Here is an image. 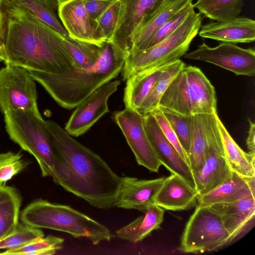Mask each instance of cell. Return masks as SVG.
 Instances as JSON below:
<instances>
[{
  "instance_id": "cell-22",
  "label": "cell",
  "mask_w": 255,
  "mask_h": 255,
  "mask_svg": "<svg viewBox=\"0 0 255 255\" xmlns=\"http://www.w3.org/2000/svg\"><path fill=\"white\" fill-rule=\"evenodd\" d=\"M191 2L193 0H164L132 36L130 53L145 49L154 34L165 22Z\"/></svg>"
},
{
  "instance_id": "cell-14",
  "label": "cell",
  "mask_w": 255,
  "mask_h": 255,
  "mask_svg": "<svg viewBox=\"0 0 255 255\" xmlns=\"http://www.w3.org/2000/svg\"><path fill=\"white\" fill-rule=\"evenodd\" d=\"M120 84V80H112L92 92L76 107L65 125L66 132L75 137L83 135L109 113L108 100L118 90Z\"/></svg>"
},
{
  "instance_id": "cell-35",
  "label": "cell",
  "mask_w": 255,
  "mask_h": 255,
  "mask_svg": "<svg viewBox=\"0 0 255 255\" xmlns=\"http://www.w3.org/2000/svg\"><path fill=\"white\" fill-rule=\"evenodd\" d=\"M28 164L19 152L8 151L0 154V186L5 185L8 181L23 170Z\"/></svg>"
},
{
  "instance_id": "cell-2",
  "label": "cell",
  "mask_w": 255,
  "mask_h": 255,
  "mask_svg": "<svg viewBox=\"0 0 255 255\" xmlns=\"http://www.w3.org/2000/svg\"><path fill=\"white\" fill-rule=\"evenodd\" d=\"M5 65L60 74L76 70L64 36L28 10L4 0Z\"/></svg>"
},
{
  "instance_id": "cell-20",
  "label": "cell",
  "mask_w": 255,
  "mask_h": 255,
  "mask_svg": "<svg viewBox=\"0 0 255 255\" xmlns=\"http://www.w3.org/2000/svg\"><path fill=\"white\" fill-rule=\"evenodd\" d=\"M209 206L220 217L231 242L245 229L255 215V198L250 196L240 200Z\"/></svg>"
},
{
  "instance_id": "cell-18",
  "label": "cell",
  "mask_w": 255,
  "mask_h": 255,
  "mask_svg": "<svg viewBox=\"0 0 255 255\" xmlns=\"http://www.w3.org/2000/svg\"><path fill=\"white\" fill-rule=\"evenodd\" d=\"M195 188L179 175L164 178L155 198V204L172 211L190 210L197 205Z\"/></svg>"
},
{
  "instance_id": "cell-34",
  "label": "cell",
  "mask_w": 255,
  "mask_h": 255,
  "mask_svg": "<svg viewBox=\"0 0 255 255\" xmlns=\"http://www.w3.org/2000/svg\"><path fill=\"white\" fill-rule=\"evenodd\" d=\"M44 237L40 228L18 223L11 233L0 240V249L19 248Z\"/></svg>"
},
{
  "instance_id": "cell-38",
  "label": "cell",
  "mask_w": 255,
  "mask_h": 255,
  "mask_svg": "<svg viewBox=\"0 0 255 255\" xmlns=\"http://www.w3.org/2000/svg\"><path fill=\"white\" fill-rule=\"evenodd\" d=\"M150 113L156 119L165 137L189 164V159L187 155L181 146L175 133L161 111L157 108Z\"/></svg>"
},
{
  "instance_id": "cell-32",
  "label": "cell",
  "mask_w": 255,
  "mask_h": 255,
  "mask_svg": "<svg viewBox=\"0 0 255 255\" xmlns=\"http://www.w3.org/2000/svg\"><path fill=\"white\" fill-rule=\"evenodd\" d=\"M64 239L49 235L22 247L6 250L0 255H52L63 248Z\"/></svg>"
},
{
  "instance_id": "cell-15",
  "label": "cell",
  "mask_w": 255,
  "mask_h": 255,
  "mask_svg": "<svg viewBox=\"0 0 255 255\" xmlns=\"http://www.w3.org/2000/svg\"><path fill=\"white\" fill-rule=\"evenodd\" d=\"M143 117L147 136L160 164L195 187L189 165L165 137L155 118L151 113L143 115Z\"/></svg>"
},
{
  "instance_id": "cell-30",
  "label": "cell",
  "mask_w": 255,
  "mask_h": 255,
  "mask_svg": "<svg viewBox=\"0 0 255 255\" xmlns=\"http://www.w3.org/2000/svg\"><path fill=\"white\" fill-rule=\"evenodd\" d=\"M32 13L39 20L64 36H69L56 14L58 4L56 0H8Z\"/></svg>"
},
{
  "instance_id": "cell-5",
  "label": "cell",
  "mask_w": 255,
  "mask_h": 255,
  "mask_svg": "<svg viewBox=\"0 0 255 255\" xmlns=\"http://www.w3.org/2000/svg\"><path fill=\"white\" fill-rule=\"evenodd\" d=\"M158 107L185 116L216 113L215 90L199 68L185 65L169 85Z\"/></svg>"
},
{
  "instance_id": "cell-9",
  "label": "cell",
  "mask_w": 255,
  "mask_h": 255,
  "mask_svg": "<svg viewBox=\"0 0 255 255\" xmlns=\"http://www.w3.org/2000/svg\"><path fill=\"white\" fill-rule=\"evenodd\" d=\"M218 116L217 113L207 114L208 153L202 169L193 174L198 196L213 190L232 175L233 170L225 157L217 123Z\"/></svg>"
},
{
  "instance_id": "cell-17",
  "label": "cell",
  "mask_w": 255,
  "mask_h": 255,
  "mask_svg": "<svg viewBox=\"0 0 255 255\" xmlns=\"http://www.w3.org/2000/svg\"><path fill=\"white\" fill-rule=\"evenodd\" d=\"M164 177L145 180L122 177L115 207L135 209L144 213L148 207L155 204V198Z\"/></svg>"
},
{
  "instance_id": "cell-36",
  "label": "cell",
  "mask_w": 255,
  "mask_h": 255,
  "mask_svg": "<svg viewBox=\"0 0 255 255\" xmlns=\"http://www.w3.org/2000/svg\"><path fill=\"white\" fill-rule=\"evenodd\" d=\"M191 2L170 17L154 34L146 48L153 46L174 31L194 11Z\"/></svg>"
},
{
  "instance_id": "cell-1",
  "label": "cell",
  "mask_w": 255,
  "mask_h": 255,
  "mask_svg": "<svg viewBox=\"0 0 255 255\" xmlns=\"http://www.w3.org/2000/svg\"><path fill=\"white\" fill-rule=\"evenodd\" d=\"M46 122L56 153L53 181L94 207H115L122 177L56 123Z\"/></svg>"
},
{
  "instance_id": "cell-23",
  "label": "cell",
  "mask_w": 255,
  "mask_h": 255,
  "mask_svg": "<svg viewBox=\"0 0 255 255\" xmlns=\"http://www.w3.org/2000/svg\"><path fill=\"white\" fill-rule=\"evenodd\" d=\"M166 65L133 73L126 80L124 102L126 108L136 111L150 92Z\"/></svg>"
},
{
  "instance_id": "cell-27",
  "label": "cell",
  "mask_w": 255,
  "mask_h": 255,
  "mask_svg": "<svg viewBox=\"0 0 255 255\" xmlns=\"http://www.w3.org/2000/svg\"><path fill=\"white\" fill-rule=\"evenodd\" d=\"M21 203L15 188L0 186V240L11 233L18 223Z\"/></svg>"
},
{
  "instance_id": "cell-37",
  "label": "cell",
  "mask_w": 255,
  "mask_h": 255,
  "mask_svg": "<svg viewBox=\"0 0 255 255\" xmlns=\"http://www.w3.org/2000/svg\"><path fill=\"white\" fill-rule=\"evenodd\" d=\"M119 8L120 0H116L95 20L98 34L104 42H109L112 36Z\"/></svg>"
},
{
  "instance_id": "cell-41",
  "label": "cell",
  "mask_w": 255,
  "mask_h": 255,
  "mask_svg": "<svg viewBox=\"0 0 255 255\" xmlns=\"http://www.w3.org/2000/svg\"><path fill=\"white\" fill-rule=\"evenodd\" d=\"M4 0H0V45L4 46V39L6 30V17L3 10Z\"/></svg>"
},
{
  "instance_id": "cell-43",
  "label": "cell",
  "mask_w": 255,
  "mask_h": 255,
  "mask_svg": "<svg viewBox=\"0 0 255 255\" xmlns=\"http://www.w3.org/2000/svg\"><path fill=\"white\" fill-rule=\"evenodd\" d=\"M58 5H60L61 4H62V3L66 1L67 0H56Z\"/></svg>"
},
{
  "instance_id": "cell-10",
  "label": "cell",
  "mask_w": 255,
  "mask_h": 255,
  "mask_svg": "<svg viewBox=\"0 0 255 255\" xmlns=\"http://www.w3.org/2000/svg\"><path fill=\"white\" fill-rule=\"evenodd\" d=\"M34 79L24 68L6 65L0 70V110L38 111Z\"/></svg>"
},
{
  "instance_id": "cell-33",
  "label": "cell",
  "mask_w": 255,
  "mask_h": 255,
  "mask_svg": "<svg viewBox=\"0 0 255 255\" xmlns=\"http://www.w3.org/2000/svg\"><path fill=\"white\" fill-rule=\"evenodd\" d=\"M158 108L174 130L181 146L188 157L191 144L192 116L183 115L160 107Z\"/></svg>"
},
{
  "instance_id": "cell-11",
  "label": "cell",
  "mask_w": 255,
  "mask_h": 255,
  "mask_svg": "<svg viewBox=\"0 0 255 255\" xmlns=\"http://www.w3.org/2000/svg\"><path fill=\"white\" fill-rule=\"evenodd\" d=\"M164 0H120L116 26L109 42L125 59L131 51L133 34Z\"/></svg>"
},
{
  "instance_id": "cell-4",
  "label": "cell",
  "mask_w": 255,
  "mask_h": 255,
  "mask_svg": "<svg viewBox=\"0 0 255 255\" xmlns=\"http://www.w3.org/2000/svg\"><path fill=\"white\" fill-rule=\"evenodd\" d=\"M21 221L37 228L67 233L74 238H85L94 245L110 241L112 234L104 225L69 206L43 199L34 201L20 214Z\"/></svg>"
},
{
  "instance_id": "cell-7",
  "label": "cell",
  "mask_w": 255,
  "mask_h": 255,
  "mask_svg": "<svg viewBox=\"0 0 255 255\" xmlns=\"http://www.w3.org/2000/svg\"><path fill=\"white\" fill-rule=\"evenodd\" d=\"M4 117L11 139L34 157L43 177L51 176L56 153L46 122L39 111L11 110Z\"/></svg>"
},
{
  "instance_id": "cell-12",
  "label": "cell",
  "mask_w": 255,
  "mask_h": 255,
  "mask_svg": "<svg viewBox=\"0 0 255 255\" xmlns=\"http://www.w3.org/2000/svg\"><path fill=\"white\" fill-rule=\"evenodd\" d=\"M187 59L202 61L230 71L237 75H255V51L243 48L235 43L223 42L215 47L202 43L198 48L184 55Z\"/></svg>"
},
{
  "instance_id": "cell-21",
  "label": "cell",
  "mask_w": 255,
  "mask_h": 255,
  "mask_svg": "<svg viewBox=\"0 0 255 255\" xmlns=\"http://www.w3.org/2000/svg\"><path fill=\"white\" fill-rule=\"evenodd\" d=\"M255 179L245 178L233 171L232 176L210 192L197 197V203L210 206L232 203L250 196H255Z\"/></svg>"
},
{
  "instance_id": "cell-8",
  "label": "cell",
  "mask_w": 255,
  "mask_h": 255,
  "mask_svg": "<svg viewBox=\"0 0 255 255\" xmlns=\"http://www.w3.org/2000/svg\"><path fill=\"white\" fill-rule=\"evenodd\" d=\"M230 237L219 216L209 206L197 204L180 238L179 250L202 254L230 243Z\"/></svg>"
},
{
  "instance_id": "cell-42",
  "label": "cell",
  "mask_w": 255,
  "mask_h": 255,
  "mask_svg": "<svg viewBox=\"0 0 255 255\" xmlns=\"http://www.w3.org/2000/svg\"><path fill=\"white\" fill-rule=\"evenodd\" d=\"M6 61V54L5 47L0 45V62Z\"/></svg>"
},
{
  "instance_id": "cell-29",
  "label": "cell",
  "mask_w": 255,
  "mask_h": 255,
  "mask_svg": "<svg viewBox=\"0 0 255 255\" xmlns=\"http://www.w3.org/2000/svg\"><path fill=\"white\" fill-rule=\"evenodd\" d=\"M193 5L204 17L223 21L238 17L244 2L243 0H197Z\"/></svg>"
},
{
  "instance_id": "cell-19",
  "label": "cell",
  "mask_w": 255,
  "mask_h": 255,
  "mask_svg": "<svg viewBox=\"0 0 255 255\" xmlns=\"http://www.w3.org/2000/svg\"><path fill=\"white\" fill-rule=\"evenodd\" d=\"M198 33L201 37L224 42L250 43L255 40V21L239 16L216 21L201 26Z\"/></svg>"
},
{
  "instance_id": "cell-26",
  "label": "cell",
  "mask_w": 255,
  "mask_h": 255,
  "mask_svg": "<svg viewBox=\"0 0 255 255\" xmlns=\"http://www.w3.org/2000/svg\"><path fill=\"white\" fill-rule=\"evenodd\" d=\"M207 118V114L192 116L191 144L188 158L193 175L202 169L208 153Z\"/></svg>"
},
{
  "instance_id": "cell-40",
  "label": "cell",
  "mask_w": 255,
  "mask_h": 255,
  "mask_svg": "<svg viewBox=\"0 0 255 255\" xmlns=\"http://www.w3.org/2000/svg\"><path fill=\"white\" fill-rule=\"evenodd\" d=\"M250 128L247 139L248 154L255 157V125L249 119Z\"/></svg>"
},
{
  "instance_id": "cell-39",
  "label": "cell",
  "mask_w": 255,
  "mask_h": 255,
  "mask_svg": "<svg viewBox=\"0 0 255 255\" xmlns=\"http://www.w3.org/2000/svg\"><path fill=\"white\" fill-rule=\"evenodd\" d=\"M116 0H85L84 5L90 19L95 22V20Z\"/></svg>"
},
{
  "instance_id": "cell-24",
  "label": "cell",
  "mask_w": 255,
  "mask_h": 255,
  "mask_svg": "<svg viewBox=\"0 0 255 255\" xmlns=\"http://www.w3.org/2000/svg\"><path fill=\"white\" fill-rule=\"evenodd\" d=\"M144 215L140 216L127 225L116 231L117 236L123 240L136 244L160 228L163 221L164 211L155 204L149 206Z\"/></svg>"
},
{
  "instance_id": "cell-16",
  "label": "cell",
  "mask_w": 255,
  "mask_h": 255,
  "mask_svg": "<svg viewBox=\"0 0 255 255\" xmlns=\"http://www.w3.org/2000/svg\"><path fill=\"white\" fill-rule=\"evenodd\" d=\"M85 0H68L59 5L57 11L62 25L70 37L102 47L106 42L99 37L96 24L89 16Z\"/></svg>"
},
{
  "instance_id": "cell-31",
  "label": "cell",
  "mask_w": 255,
  "mask_h": 255,
  "mask_svg": "<svg viewBox=\"0 0 255 255\" xmlns=\"http://www.w3.org/2000/svg\"><path fill=\"white\" fill-rule=\"evenodd\" d=\"M64 41L71 53L76 70L90 68L97 62L101 47L80 41L69 36H65Z\"/></svg>"
},
{
  "instance_id": "cell-25",
  "label": "cell",
  "mask_w": 255,
  "mask_h": 255,
  "mask_svg": "<svg viewBox=\"0 0 255 255\" xmlns=\"http://www.w3.org/2000/svg\"><path fill=\"white\" fill-rule=\"evenodd\" d=\"M217 123L225 157L232 170L245 178L255 177V157L243 151L232 137L219 117Z\"/></svg>"
},
{
  "instance_id": "cell-3",
  "label": "cell",
  "mask_w": 255,
  "mask_h": 255,
  "mask_svg": "<svg viewBox=\"0 0 255 255\" xmlns=\"http://www.w3.org/2000/svg\"><path fill=\"white\" fill-rule=\"evenodd\" d=\"M125 58L109 42L101 47L99 57L91 68L54 74L28 71L62 107H77L92 92L122 72Z\"/></svg>"
},
{
  "instance_id": "cell-6",
  "label": "cell",
  "mask_w": 255,
  "mask_h": 255,
  "mask_svg": "<svg viewBox=\"0 0 255 255\" xmlns=\"http://www.w3.org/2000/svg\"><path fill=\"white\" fill-rule=\"evenodd\" d=\"M203 17L194 11L174 31L157 44L130 53L125 59L123 80L133 73L168 64L184 56L198 34Z\"/></svg>"
},
{
  "instance_id": "cell-13",
  "label": "cell",
  "mask_w": 255,
  "mask_h": 255,
  "mask_svg": "<svg viewBox=\"0 0 255 255\" xmlns=\"http://www.w3.org/2000/svg\"><path fill=\"white\" fill-rule=\"evenodd\" d=\"M112 118L125 136L138 164L151 172H157L161 164L147 136L143 115L126 108L114 112Z\"/></svg>"
},
{
  "instance_id": "cell-28",
  "label": "cell",
  "mask_w": 255,
  "mask_h": 255,
  "mask_svg": "<svg viewBox=\"0 0 255 255\" xmlns=\"http://www.w3.org/2000/svg\"><path fill=\"white\" fill-rule=\"evenodd\" d=\"M185 66L180 59L166 65L150 92L136 111L144 115L158 108L159 101L169 85Z\"/></svg>"
}]
</instances>
